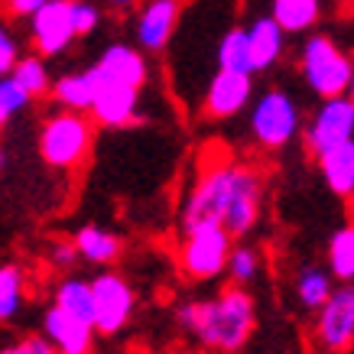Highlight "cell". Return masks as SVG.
<instances>
[{
    "label": "cell",
    "instance_id": "obj_1",
    "mask_svg": "<svg viewBox=\"0 0 354 354\" xmlns=\"http://www.w3.org/2000/svg\"><path fill=\"white\" fill-rule=\"evenodd\" d=\"M267 183L250 162L218 160L198 172L183 202V231L198 225H221L234 241L254 234L263 215Z\"/></svg>",
    "mask_w": 354,
    "mask_h": 354
},
{
    "label": "cell",
    "instance_id": "obj_2",
    "mask_svg": "<svg viewBox=\"0 0 354 354\" xmlns=\"http://www.w3.org/2000/svg\"><path fill=\"white\" fill-rule=\"evenodd\" d=\"M176 325L212 354H241L257 332V299L247 286L227 283L208 299L176 306Z\"/></svg>",
    "mask_w": 354,
    "mask_h": 354
},
{
    "label": "cell",
    "instance_id": "obj_3",
    "mask_svg": "<svg viewBox=\"0 0 354 354\" xmlns=\"http://www.w3.org/2000/svg\"><path fill=\"white\" fill-rule=\"evenodd\" d=\"M296 65H299L302 85L309 88L319 101L342 97L351 88L354 55L335 36H328V32H309V36H302L299 53H296Z\"/></svg>",
    "mask_w": 354,
    "mask_h": 354
},
{
    "label": "cell",
    "instance_id": "obj_4",
    "mask_svg": "<svg viewBox=\"0 0 354 354\" xmlns=\"http://www.w3.org/2000/svg\"><path fill=\"white\" fill-rule=\"evenodd\" d=\"M91 147H95V120H91V114H82V111L62 108L49 114L39 127V137H36L39 160L59 172L82 169L91 156Z\"/></svg>",
    "mask_w": 354,
    "mask_h": 354
},
{
    "label": "cell",
    "instance_id": "obj_5",
    "mask_svg": "<svg viewBox=\"0 0 354 354\" xmlns=\"http://www.w3.org/2000/svg\"><path fill=\"white\" fill-rule=\"evenodd\" d=\"M306 118L296 95L286 88H267L254 97L247 111V133L263 153H283L292 140L302 137Z\"/></svg>",
    "mask_w": 354,
    "mask_h": 354
},
{
    "label": "cell",
    "instance_id": "obj_6",
    "mask_svg": "<svg viewBox=\"0 0 354 354\" xmlns=\"http://www.w3.org/2000/svg\"><path fill=\"white\" fill-rule=\"evenodd\" d=\"M234 237L221 225H198L183 231L179 244V270L192 283H208V279L227 273V257L234 250Z\"/></svg>",
    "mask_w": 354,
    "mask_h": 354
},
{
    "label": "cell",
    "instance_id": "obj_7",
    "mask_svg": "<svg viewBox=\"0 0 354 354\" xmlns=\"http://www.w3.org/2000/svg\"><path fill=\"white\" fill-rule=\"evenodd\" d=\"M309 344L315 354L354 351V283H338L328 302L312 315Z\"/></svg>",
    "mask_w": 354,
    "mask_h": 354
},
{
    "label": "cell",
    "instance_id": "obj_8",
    "mask_svg": "<svg viewBox=\"0 0 354 354\" xmlns=\"http://www.w3.org/2000/svg\"><path fill=\"white\" fill-rule=\"evenodd\" d=\"M91 286H95V332L101 338H114L133 319L137 292L130 286V279L114 273V270H101L91 279Z\"/></svg>",
    "mask_w": 354,
    "mask_h": 354
},
{
    "label": "cell",
    "instance_id": "obj_9",
    "mask_svg": "<svg viewBox=\"0 0 354 354\" xmlns=\"http://www.w3.org/2000/svg\"><path fill=\"white\" fill-rule=\"evenodd\" d=\"M348 140H354V101L348 95L319 101L302 127V143H306L309 156L315 160L325 150L348 143Z\"/></svg>",
    "mask_w": 354,
    "mask_h": 354
},
{
    "label": "cell",
    "instance_id": "obj_10",
    "mask_svg": "<svg viewBox=\"0 0 354 354\" xmlns=\"http://www.w3.org/2000/svg\"><path fill=\"white\" fill-rule=\"evenodd\" d=\"M254 75L250 72H231V68H215L205 82L202 114L208 120H234L237 114L250 111L254 104Z\"/></svg>",
    "mask_w": 354,
    "mask_h": 354
},
{
    "label": "cell",
    "instance_id": "obj_11",
    "mask_svg": "<svg viewBox=\"0 0 354 354\" xmlns=\"http://www.w3.org/2000/svg\"><path fill=\"white\" fill-rule=\"evenodd\" d=\"M183 0H143L133 20V39L147 55L166 53L183 23Z\"/></svg>",
    "mask_w": 354,
    "mask_h": 354
},
{
    "label": "cell",
    "instance_id": "obj_12",
    "mask_svg": "<svg viewBox=\"0 0 354 354\" xmlns=\"http://www.w3.org/2000/svg\"><path fill=\"white\" fill-rule=\"evenodd\" d=\"M75 39L78 32L72 20V0H49L30 20L32 53H39L43 59H59L62 53H68V46Z\"/></svg>",
    "mask_w": 354,
    "mask_h": 354
},
{
    "label": "cell",
    "instance_id": "obj_13",
    "mask_svg": "<svg viewBox=\"0 0 354 354\" xmlns=\"http://www.w3.org/2000/svg\"><path fill=\"white\" fill-rule=\"evenodd\" d=\"M95 68V65H91ZM101 88H97V97L91 104V120L97 127L104 130H124V127H133L143 120V111H140V91L143 88H133V85H120V82H104L97 75Z\"/></svg>",
    "mask_w": 354,
    "mask_h": 354
},
{
    "label": "cell",
    "instance_id": "obj_14",
    "mask_svg": "<svg viewBox=\"0 0 354 354\" xmlns=\"http://www.w3.org/2000/svg\"><path fill=\"white\" fill-rule=\"evenodd\" d=\"M95 72L104 82H120V85H133L143 88L150 82V62H147V53L140 46L130 43H111L101 49L95 62Z\"/></svg>",
    "mask_w": 354,
    "mask_h": 354
},
{
    "label": "cell",
    "instance_id": "obj_15",
    "mask_svg": "<svg viewBox=\"0 0 354 354\" xmlns=\"http://www.w3.org/2000/svg\"><path fill=\"white\" fill-rule=\"evenodd\" d=\"M43 335L59 354H95V325L78 322L55 306H49L43 315Z\"/></svg>",
    "mask_w": 354,
    "mask_h": 354
},
{
    "label": "cell",
    "instance_id": "obj_16",
    "mask_svg": "<svg viewBox=\"0 0 354 354\" xmlns=\"http://www.w3.org/2000/svg\"><path fill=\"white\" fill-rule=\"evenodd\" d=\"M247 36H250V65H254V75L260 72H270L283 62L286 55V36L290 32L283 30L270 13L263 17H254L247 23Z\"/></svg>",
    "mask_w": 354,
    "mask_h": 354
},
{
    "label": "cell",
    "instance_id": "obj_17",
    "mask_svg": "<svg viewBox=\"0 0 354 354\" xmlns=\"http://www.w3.org/2000/svg\"><path fill=\"white\" fill-rule=\"evenodd\" d=\"M319 176H322L325 189L344 202H354V140L338 143L332 150H325L322 156H315Z\"/></svg>",
    "mask_w": 354,
    "mask_h": 354
},
{
    "label": "cell",
    "instance_id": "obj_18",
    "mask_svg": "<svg viewBox=\"0 0 354 354\" xmlns=\"http://www.w3.org/2000/svg\"><path fill=\"white\" fill-rule=\"evenodd\" d=\"M335 286H338V279H335L332 270L322 267V263H302V267L292 273V296H296V306H299L302 312H309V315H315V312L328 302Z\"/></svg>",
    "mask_w": 354,
    "mask_h": 354
},
{
    "label": "cell",
    "instance_id": "obj_19",
    "mask_svg": "<svg viewBox=\"0 0 354 354\" xmlns=\"http://www.w3.org/2000/svg\"><path fill=\"white\" fill-rule=\"evenodd\" d=\"M97 88H101L97 72L88 65V68L65 72V75L55 78L49 97H53L55 104H59V108H65V111H82V114H88V111H91V104H95V97H97Z\"/></svg>",
    "mask_w": 354,
    "mask_h": 354
},
{
    "label": "cell",
    "instance_id": "obj_20",
    "mask_svg": "<svg viewBox=\"0 0 354 354\" xmlns=\"http://www.w3.org/2000/svg\"><path fill=\"white\" fill-rule=\"evenodd\" d=\"M270 17L290 36H309L325 17V0H270Z\"/></svg>",
    "mask_w": 354,
    "mask_h": 354
},
{
    "label": "cell",
    "instance_id": "obj_21",
    "mask_svg": "<svg viewBox=\"0 0 354 354\" xmlns=\"http://www.w3.org/2000/svg\"><path fill=\"white\" fill-rule=\"evenodd\" d=\"M53 306L62 309L65 315L78 319V322L95 325V286H91V279L72 277V273L59 279V286L53 292Z\"/></svg>",
    "mask_w": 354,
    "mask_h": 354
},
{
    "label": "cell",
    "instance_id": "obj_22",
    "mask_svg": "<svg viewBox=\"0 0 354 354\" xmlns=\"http://www.w3.org/2000/svg\"><path fill=\"white\" fill-rule=\"evenodd\" d=\"M72 241H75V247H78V257L88 260V263H95V267H111V263L120 257V250H124L120 237L101 225H82Z\"/></svg>",
    "mask_w": 354,
    "mask_h": 354
},
{
    "label": "cell",
    "instance_id": "obj_23",
    "mask_svg": "<svg viewBox=\"0 0 354 354\" xmlns=\"http://www.w3.org/2000/svg\"><path fill=\"white\" fill-rule=\"evenodd\" d=\"M215 68H231V72H250L254 75L247 26L227 23L225 30H221V36H218V43H215Z\"/></svg>",
    "mask_w": 354,
    "mask_h": 354
},
{
    "label": "cell",
    "instance_id": "obj_24",
    "mask_svg": "<svg viewBox=\"0 0 354 354\" xmlns=\"http://www.w3.org/2000/svg\"><path fill=\"white\" fill-rule=\"evenodd\" d=\"M325 267L338 283H354V221L332 231L325 244Z\"/></svg>",
    "mask_w": 354,
    "mask_h": 354
},
{
    "label": "cell",
    "instance_id": "obj_25",
    "mask_svg": "<svg viewBox=\"0 0 354 354\" xmlns=\"http://www.w3.org/2000/svg\"><path fill=\"white\" fill-rule=\"evenodd\" d=\"M23 290H26V273L20 263H0V325L20 315Z\"/></svg>",
    "mask_w": 354,
    "mask_h": 354
},
{
    "label": "cell",
    "instance_id": "obj_26",
    "mask_svg": "<svg viewBox=\"0 0 354 354\" xmlns=\"http://www.w3.org/2000/svg\"><path fill=\"white\" fill-rule=\"evenodd\" d=\"M13 78L30 91L32 101L49 95V91H53V82H55V78L49 75V59H43L39 53L23 55L20 62H17V68H13Z\"/></svg>",
    "mask_w": 354,
    "mask_h": 354
},
{
    "label": "cell",
    "instance_id": "obj_27",
    "mask_svg": "<svg viewBox=\"0 0 354 354\" xmlns=\"http://www.w3.org/2000/svg\"><path fill=\"white\" fill-rule=\"evenodd\" d=\"M260 267H263V257H260L257 247L247 244V241H237L231 257H227V279L237 286H250L260 277Z\"/></svg>",
    "mask_w": 354,
    "mask_h": 354
},
{
    "label": "cell",
    "instance_id": "obj_28",
    "mask_svg": "<svg viewBox=\"0 0 354 354\" xmlns=\"http://www.w3.org/2000/svg\"><path fill=\"white\" fill-rule=\"evenodd\" d=\"M32 104V95L26 91V88L17 82L13 75H3L0 78V111L7 114V118H17V114H23V111Z\"/></svg>",
    "mask_w": 354,
    "mask_h": 354
},
{
    "label": "cell",
    "instance_id": "obj_29",
    "mask_svg": "<svg viewBox=\"0 0 354 354\" xmlns=\"http://www.w3.org/2000/svg\"><path fill=\"white\" fill-rule=\"evenodd\" d=\"M20 59H23L20 39L13 36V30L7 26V23H0V78L13 75V68H17Z\"/></svg>",
    "mask_w": 354,
    "mask_h": 354
},
{
    "label": "cell",
    "instance_id": "obj_30",
    "mask_svg": "<svg viewBox=\"0 0 354 354\" xmlns=\"http://www.w3.org/2000/svg\"><path fill=\"white\" fill-rule=\"evenodd\" d=\"M72 20H75L78 39H82V36H91V32L101 26V7L91 3V0H72Z\"/></svg>",
    "mask_w": 354,
    "mask_h": 354
},
{
    "label": "cell",
    "instance_id": "obj_31",
    "mask_svg": "<svg viewBox=\"0 0 354 354\" xmlns=\"http://www.w3.org/2000/svg\"><path fill=\"white\" fill-rule=\"evenodd\" d=\"M0 354H59V351L53 348V342H49L46 335H23L17 342L3 344Z\"/></svg>",
    "mask_w": 354,
    "mask_h": 354
},
{
    "label": "cell",
    "instance_id": "obj_32",
    "mask_svg": "<svg viewBox=\"0 0 354 354\" xmlns=\"http://www.w3.org/2000/svg\"><path fill=\"white\" fill-rule=\"evenodd\" d=\"M46 257H49V263H53L59 273H68L78 260V247L72 237H68V241H49V254H46Z\"/></svg>",
    "mask_w": 354,
    "mask_h": 354
},
{
    "label": "cell",
    "instance_id": "obj_33",
    "mask_svg": "<svg viewBox=\"0 0 354 354\" xmlns=\"http://www.w3.org/2000/svg\"><path fill=\"white\" fill-rule=\"evenodd\" d=\"M49 0H3V13L10 17V20H26L30 23L36 13L43 10Z\"/></svg>",
    "mask_w": 354,
    "mask_h": 354
},
{
    "label": "cell",
    "instance_id": "obj_34",
    "mask_svg": "<svg viewBox=\"0 0 354 354\" xmlns=\"http://www.w3.org/2000/svg\"><path fill=\"white\" fill-rule=\"evenodd\" d=\"M108 7H114V10H127V7H133L137 0H104Z\"/></svg>",
    "mask_w": 354,
    "mask_h": 354
},
{
    "label": "cell",
    "instance_id": "obj_35",
    "mask_svg": "<svg viewBox=\"0 0 354 354\" xmlns=\"http://www.w3.org/2000/svg\"><path fill=\"white\" fill-rule=\"evenodd\" d=\"M335 7H338V10L342 13H354V0H332Z\"/></svg>",
    "mask_w": 354,
    "mask_h": 354
},
{
    "label": "cell",
    "instance_id": "obj_36",
    "mask_svg": "<svg viewBox=\"0 0 354 354\" xmlns=\"http://www.w3.org/2000/svg\"><path fill=\"white\" fill-rule=\"evenodd\" d=\"M3 166H7V153H3V147H0V172H3Z\"/></svg>",
    "mask_w": 354,
    "mask_h": 354
},
{
    "label": "cell",
    "instance_id": "obj_37",
    "mask_svg": "<svg viewBox=\"0 0 354 354\" xmlns=\"http://www.w3.org/2000/svg\"><path fill=\"white\" fill-rule=\"evenodd\" d=\"M7 120H10V118H7V114H3V111H0V130H3V124H7Z\"/></svg>",
    "mask_w": 354,
    "mask_h": 354
},
{
    "label": "cell",
    "instance_id": "obj_38",
    "mask_svg": "<svg viewBox=\"0 0 354 354\" xmlns=\"http://www.w3.org/2000/svg\"><path fill=\"white\" fill-rule=\"evenodd\" d=\"M348 97H351V101H354V78H351V88H348Z\"/></svg>",
    "mask_w": 354,
    "mask_h": 354
},
{
    "label": "cell",
    "instance_id": "obj_39",
    "mask_svg": "<svg viewBox=\"0 0 354 354\" xmlns=\"http://www.w3.org/2000/svg\"><path fill=\"white\" fill-rule=\"evenodd\" d=\"M351 221H354V202H351Z\"/></svg>",
    "mask_w": 354,
    "mask_h": 354
},
{
    "label": "cell",
    "instance_id": "obj_40",
    "mask_svg": "<svg viewBox=\"0 0 354 354\" xmlns=\"http://www.w3.org/2000/svg\"><path fill=\"white\" fill-rule=\"evenodd\" d=\"M172 354H189V351H172Z\"/></svg>",
    "mask_w": 354,
    "mask_h": 354
}]
</instances>
